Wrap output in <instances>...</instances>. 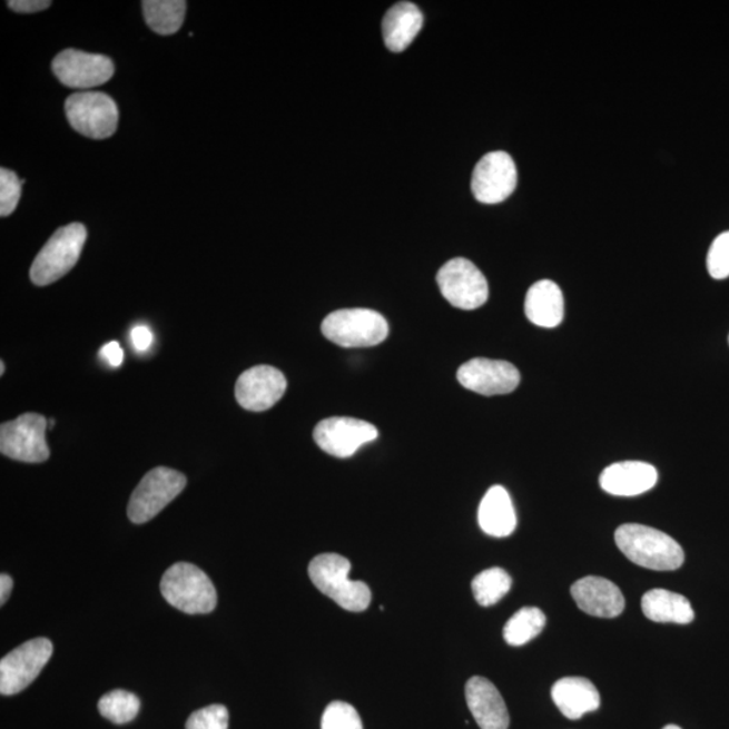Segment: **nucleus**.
<instances>
[{
	"instance_id": "7",
	"label": "nucleus",
	"mask_w": 729,
	"mask_h": 729,
	"mask_svg": "<svg viewBox=\"0 0 729 729\" xmlns=\"http://www.w3.org/2000/svg\"><path fill=\"white\" fill-rule=\"evenodd\" d=\"M68 122L81 136L92 139L109 138L118 128V107L104 92H78L67 99Z\"/></svg>"
},
{
	"instance_id": "4",
	"label": "nucleus",
	"mask_w": 729,
	"mask_h": 729,
	"mask_svg": "<svg viewBox=\"0 0 729 729\" xmlns=\"http://www.w3.org/2000/svg\"><path fill=\"white\" fill-rule=\"evenodd\" d=\"M322 333L342 347H372L388 337L390 326L382 314L367 308L335 311L322 323Z\"/></svg>"
},
{
	"instance_id": "22",
	"label": "nucleus",
	"mask_w": 729,
	"mask_h": 729,
	"mask_svg": "<svg viewBox=\"0 0 729 729\" xmlns=\"http://www.w3.org/2000/svg\"><path fill=\"white\" fill-rule=\"evenodd\" d=\"M479 523L486 535L494 538L510 536L515 531L516 512L505 487L494 485L485 493L479 509Z\"/></svg>"
},
{
	"instance_id": "29",
	"label": "nucleus",
	"mask_w": 729,
	"mask_h": 729,
	"mask_svg": "<svg viewBox=\"0 0 729 729\" xmlns=\"http://www.w3.org/2000/svg\"><path fill=\"white\" fill-rule=\"evenodd\" d=\"M707 268L716 280L729 277V231L721 233L708 252Z\"/></svg>"
},
{
	"instance_id": "36",
	"label": "nucleus",
	"mask_w": 729,
	"mask_h": 729,
	"mask_svg": "<svg viewBox=\"0 0 729 729\" xmlns=\"http://www.w3.org/2000/svg\"><path fill=\"white\" fill-rule=\"evenodd\" d=\"M663 729H682L681 727L674 726V725H669L666 726Z\"/></svg>"
},
{
	"instance_id": "6",
	"label": "nucleus",
	"mask_w": 729,
	"mask_h": 729,
	"mask_svg": "<svg viewBox=\"0 0 729 729\" xmlns=\"http://www.w3.org/2000/svg\"><path fill=\"white\" fill-rule=\"evenodd\" d=\"M187 485L186 475L168 467L150 471L132 492L128 515L132 523L142 524L156 518L179 496Z\"/></svg>"
},
{
	"instance_id": "1",
	"label": "nucleus",
	"mask_w": 729,
	"mask_h": 729,
	"mask_svg": "<svg viewBox=\"0 0 729 729\" xmlns=\"http://www.w3.org/2000/svg\"><path fill=\"white\" fill-rule=\"evenodd\" d=\"M618 548L637 565L671 572L683 565V550L664 532L642 524H623L614 532Z\"/></svg>"
},
{
	"instance_id": "30",
	"label": "nucleus",
	"mask_w": 729,
	"mask_h": 729,
	"mask_svg": "<svg viewBox=\"0 0 729 729\" xmlns=\"http://www.w3.org/2000/svg\"><path fill=\"white\" fill-rule=\"evenodd\" d=\"M23 183L12 170L0 169V215L3 218L14 213L21 198Z\"/></svg>"
},
{
	"instance_id": "33",
	"label": "nucleus",
	"mask_w": 729,
	"mask_h": 729,
	"mask_svg": "<svg viewBox=\"0 0 729 729\" xmlns=\"http://www.w3.org/2000/svg\"><path fill=\"white\" fill-rule=\"evenodd\" d=\"M131 342L137 352H148L151 344H154V333L144 325L136 326L131 332Z\"/></svg>"
},
{
	"instance_id": "5",
	"label": "nucleus",
	"mask_w": 729,
	"mask_h": 729,
	"mask_svg": "<svg viewBox=\"0 0 729 729\" xmlns=\"http://www.w3.org/2000/svg\"><path fill=\"white\" fill-rule=\"evenodd\" d=\"M86 239L87 230L81 224L59 228L31 265V282L38 287H46L65 277L78 264Z\"/></svg>"
},
{
	"instance_id": "12",
	"label": "nucleus",
	"mask_w": 729,
	"mask_h": 729,
	"mask_svg": "<svg viewBox=\"0 0 729 729\" xmlns=\"http://www.w3.org/2000/svg\"><path fill=\"white\" fill-rule=\"evenodd\" d=\"M378 431L373 424L354 417H327L314 430L316 445L337 459H348L366 443L376 441Z\"/></svg>"
},
{
	"instance_id": "26",
	"label": "nucleus",
	"mask_w": 729,
	"mask_h": 729,
	"mask_svg": "<svg viewBox=\"0 0 729 729\" xmlns=\"http://www.w3.org/2000/svg\"><path fill=\"white\" fill-rule=\"evenodd\" d=\"M512 579L502 568L486 569L474 577L472 589L480 605L491 607L511 591Z\"/></svg>"
},
{
	"instance_id": "31",
	"label": "nucleus",
	"mask_w": 729,
	"mask_h": 729,
	"mask_svg": "<svg viewBox=\"0 0 729 729\" xmlns=\"http://www.w3.org/2000/svg\"><path fill=\"white\" fill-rule=\"evenodd\" d=\"M187 729H228V711L224 706H210L189 716Z\"/></svg>"
},
{
	"instance_id": "32",
	"label": "nucleus",
	"mask_w": 729,
	"mask_h": 729,
	"mask_svg": "<svg viewBox=\"0 0 729 729\" xmlns=\"http://www.w3.org/2000/svg\"><path fill=\"white\" fill-rule=\"evenodd\" d=\"M50 4L52 2H48V0H10L8 2L11 10L21 12V14H33V12L47 10Z\"/></svg>"
},
{
	"instance_id": "21",
	"label": "nucleus",
	"mask_w": 729,
	"mask_h": 729,
	"mask_svg": "<svg viewBox=\"0 0 729 729\" xmlns=\"http://www.w3.org/2000/svg\"><path fill=\"white\" fill-rule=\"evenodd\" d=\"M423 27V14L416 4L398 2L386 11L383 19V36L386 48L391 52H403Z\"/></svg>"
},
{
	"instance_id": "17",
	"label": "nucleus",
	"mask_w": 729,
	"mask_h": 729,
	"mask_svg": "<svg viewBox=\"0 0 729 729\" xmlns=\"http://www.w3.org/2000/svg\"><path fill=\"white\" fill-rule=\"evenodd\" d=\"M657 483V469L640 461L617 462L600 475L602 491L620 498L639 496L651 491Z\"/></svg>"
},
{
	"instance_id": "19",
	"label": "nucleus",
	"mask_w": 729,
	"mask_h": 729,
	"mask_svg": "<svg viewBox=\"0 0 729 729\" xmlns=\"http://www.w3.org/2000/svg\"><path fill=\"white\" fill-rule=\"evenodd\" d=\"M551 697L558 709L570 720H579L583 715L598 711L600 693L594 684L582 677H565L554 683Z\"/></svg>"
},
{
	"instance_id": "2",
	"label": "nucleus",
	"mask_w": 729,
	"mask_h": 729,
	"mask_svg": "<svg viewBox=\"0 0 729 729\" xmlns=\"http://www.w3.org/2000/svg\"><path fill=\"white\" fill-rule=\"evenodd\" d=\"M352 563L339 554H322L309 563L308 574L314 585L348 612H364L371 604L372 592L363 581L348 579Z\"/></svg>"
},
{
	"instance_id": "3",
	"label": "nucleus",
	"mask_w": 729,
	"mask_h": 729,
	"mask_svg": "<svg viewBox=\"0 0 729 729\" xmlns=\"http://www.w3.org/2000/svg\"><path fill=\"white\" fill-rule=\"evenodd\" d=\"M161 593L170 605L188 614L210 613L217 607V591L208 575L193 563L179 562L165 572Z\"/></svg>"
},
{
	"instance_id": "23",
	"label": "nucleus",
	"mask_w": 729,
	"mask_h": 729,
	"mask_svg": "<svg viewBox=\"0 0 729 729\" xmlns=\"http://www.w3.org/2000/svg\"><path fill=\"white\" fill-rule=\"evenodd\" d=\"M644 617L657 623L689 624L694 620L692 604L682 594L652 589L643 595Z\"/></svg>"
},
{
	"instance_id": "9",
	"label": "nucleus",
	"mask_w": 729,
	"mask_h": 729,
	"mask_svg": "<svg viewBox=\"0 0 729 729\" xmlns=\"http://www.w3.org/2000/svg\"><path fill=\"white\" fill-rule=\"evenodd\" d=\"M443 297L460 309H477L487 301L490 287L483 272L466 258H453L436 275Z\"/></svg>"
},
{
	"instance_id": "11",
	"label": "nucleus",
	"mask_w": 729,
	"mask_h": 729,
	"mask_svg": "<svg viewBox=\"0 0 729 729\" xmlns=\"http://www.w3.org/2000/svg\"><path fill=\"white\" fill-rule=\"evenodd\" d=\"M518 184L515 161L505 151H492L475 165L472 176L474 198L484 205H498L510 198Z\"/></svg>"
},
{
	"instance_id": "27",
	"label": "nucleus",
	"mask_w": 729,
	"mask_h": 729,
	"mask_svg": "<svg viewBox=\"0 0 729 729\" xmlns=\"http://www.w3.org/2000/svg\"><path fill=\"white\" fill-rule=\"evenodd\" d=\"M138 697L126 690H112V692L101 697L99 701V712L104 718L114 722V725H126L136 719L139 712Z\"/></svg>"
},
{
	"instance_id": "24",
	"label": "nucleus",
	"mask_w": 729,
	"mask_h": 729,
	"mask_svg": "<svg viewBox=\"0 0 729 729\" xmlns=\"http://www.w3.org/2000/svg\"><path fill=\"white\" fill-rule=\"evenodd\" d=\"M144 17L149 28L160 36H173L179 31L186 17L187 2L184 0H146L142 2Z\"/></svg>"
},
{
	"instance_id": "15",
	"label": "nucleus",
	"mask_w": 729,
	"mask_h": 729,
	"mask_svg": "<svg viewBox=\"0 0 729 729\" xmlns=\"http://www.w3.org/2000/svg\"><path fill=\"white\" fill-rule=\"evenodd\" d=\"M287 391V378L274 366L259 365L240 374L236 397L240 407L263 412L274 407Z\"/></svg>"
},
{
	"instance_id": "28",
	"label": "nucleus",
	"mask_w": 729,
	"mask_h": 729,
	"mask_svg": "<svg viewBox=\"0 0 729 729\" xmlns=\"http://www.w3.org/2000/svg\"><path fill=\"white\" fill-rule=\"evenodd\" d=\"M322 729H364L357 709L344 701H334L322 718Z\"/></svg>"
},
{
	"instance_id": "13",
	"label": "nucleus",
	"mask_w": 729,
	"mask_h": 729,
	"mask_svg": "<svg viewBox=\"0 0 729 729\" xmlns=\"http://www.w3.org/2000/svg\"><path fill=\"white\" fill-rule=\"evenodd\" d=\"M53 72L62 85L76 90H90L109 81L114 65L109 57L67 49L56 56Z\"/></svg>"
},
{
	"instance_id": "25",
	"label": "nucleus",
	"mask_w": 729,
	"mask_h": 729,
	"mask_svg": "<svg viewBox=\"0 0 729 729\" xmlns=\"http://www.w3.org/2000/svg\"><path fill=\"white\" fill-rule=\"evenodd\" d=\"M546 625V614L539 608L525 607L506 621L504 639L510 646H523L535 639Z\"/></svg>"
},
{
	"instance_id": "8",
	"label": "nucleus",
	"mask_w": 729,
	"mask_h": 729,
	"mask_svg": "<svg viewBox=\"0 0 729 729\" xmlns=\"http://www.w3.org/2000/svg\"><path fill=\"white\" fill-rule=\"evenodd\" d=\"M48 421L38 414H23L0 427V452L11 460L41 464L50 456Z\"/></svg>"
},
{
	"instance_id": "35",
	"label": "nucleus",
	"mask_w": 729,
	"mask_h": 729,
	"mask_svg": "<svg viewBox=\"0 0 729 729\" xmlns=\"http://www.w3.org/2000/svg\"><path fill=\"white\" fill-rule=\"evenodd\" d=\"M12 585H14V582H12V579L9 574L0 575V602H2V605H4L6 601L9 600V595L12 591Z\"/></svg>"
},
{
	"instance_id": "16",
	"label": "nucleus",
	"mask_w": 729,
	"mask_h": 729,
	"mask_svg": "<svg viewBox=\"0 0 729 729\" xmlns=\"http://www.w3.org/2000/svg\"><path fill=\"white\" fill-rule=\"evenodd\" d=\"M570 592L580 610L591 617L618 618L625 608L624 595L619 587L601 577H585L574 582Z\"/></svg>"
},
{
	"instance_id": "38",
	"label": "nucleus",
	"mask_w": 729,
	"mask_h": 729,
	"mask_svg": "<svg viewBox=\"0 0 729 729\" xmlns=\"http://www.w3.org/2000/svg\"><path fill=\"white\" fill-rule=\"evenodd\" d=\"M728 341H729V337H728Z\"/></svg>"
},
{
	"instance_id": "20",
	"label": "nucleus",
	"mask_w": 729,
	"mask_h": 729,
	"mask_svg": "<svg viewBox=\"0 0 729 729\" xmlns=\"http://www.w3.org/2000/svg\"><path fill=\"white\" fill-rule=\"evenodd\" d=\"M524 311L525 316L535 326L543 328L560 326L565 315V302L561 288L551 280L535 283L525 296Z\"/></svg>"
},
{
	"instance_id": "37",
	"label": "nucleus",
	"mask_w": 729,
	"mask_h": 729,
	"mask_svg": "<svg viewBox=\"0 0 729 729\" xmlns=\"http://www.w3.org/2000/svg\"><path fill=\"white\" fill-rule=\"evenodd\" d=\"M0 374H4V363H0Z\"/></svg>"
},
{
	"instance_id": "14",
	"label": "nucleus",
	"mask_w": 729,
	"mask_h": 729,
	"mask_svg": "<svg viewBox=\"0 0 729 729\" xmlns=\"http://www.w3.org/2000/svg\"><path fill=\"white\" fill-rule=\"evenodd\" d=\"M464 388L484 396L506 395L518 388L520 373L506 361L474 358L456 372Z\"/></svg>"
},
{
	"instance_id": "34",
	"label": "nucleus",
	"mask_w": 729,
	"mask_h": 729,
	"mask_svg": "<svg viewBox=\"0 0 729 729\" xmlns=\"http://www.w3.org/2000/svg\"><path fill=\"white\" fill-rule=\"evenodd\" d=\"M100 357L110 366L118 367L122 365L125 359L124 348L120 347L117 341H111L100 348Z\"/></svg>"
},
{
	"instance_id": "10",
	"label": "nucleus",
	"mask_w": 729,
	"mask_h": 729,
	"mask_svg": "<svg viewBox=\"0 0 729 729\" xmlns=\"http://www.w3.org/2000/svg\"><path fill=\"white\" fill-rule=\"evenodd\" d=\"M53 644L47 638H37L19 646L0 661V693L12 696L22 692L49 662Z\"/></svg>"
},
{
	"instance_id": "18",
	"label": "nucleus",
	"mask_w": 729,
	"mask_h": 729,
	"mask_svg": "<svg viewBox=\"0 0 729 729\" xmlns=\"http://www.w3.org/2000/svg\"><path fill=\"white\" fill-rule=\"evenodd\" d=\"M466 702L481 729H509L510 715L504 699L484 677H473L465 688Z\"/></svg>"
}]
</instances>
